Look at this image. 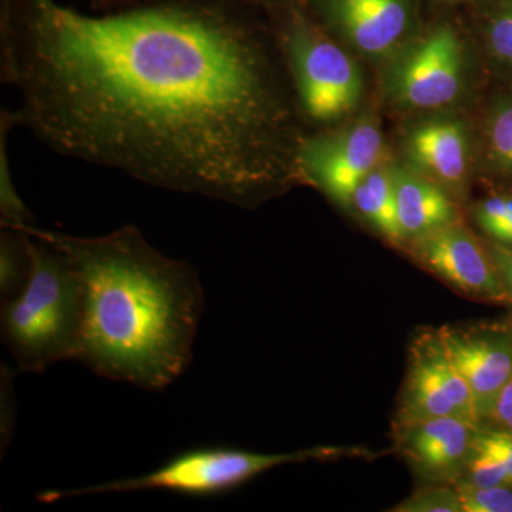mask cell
<instances>
[{
	"instance_id": "cell-1",
	"label": "cell",
	"mask_w": 512,
	"mask_h": 512,
	"mask_svg": "<svg viewBox=\"0 0 512 512\" xmlns=\"http://www.w3.org/2000/svg\"><path fill=\"white\" fill-rule=\"evenodd\" d=\"M271 49L208 3L92 16L12 0L0 77L20 126L56 153L247 207L299 175L303 137Z\"/></svg>"
},
{
	"instance_id": "cell-2",
	"label": "cell",
	"mask_w": 512,
	"mask_h": 512,
	"mask_svg": "<svg viewBox=\"0 0 512 512\" xmlns=\"http://www.w3.org/2000/svg\"><path fill=\"white\" fill-rule=\"evenodd\" d=\"M72 261L83 285L79 359L101 377L163 390L190 366L204 312L200 276L154 248L134 225L100 237H73L32 225Z\"/></svg>"
},
{
	"instance_id": "cell-3",
	"label": "cell",
	"mask_w": 512,
	"mask_h": 512,
	"mask_svg": "<svg viewBox=\"0 0 512 512\" xmlns=\"http://www.w3.org/2000/svg\"><path fill=\"white\" fill-rule=\"evenodd\" d=\"M23 232L28 239L29 274L20 291L2 302L0 329L18 369L39 373L55 363L79 359L83 285L63 251Z\"/></svg>"
},
{
	"instance_id": "cell-4",
	"label": "cell",
	"mask_w": 512,
	"mask_h": 512,
	"mask_svg": "<svg viewBox=\"0 0 512 512\" xmlns=\"http://www.w3.org/2000/svg\"><path fill=\"white\" fill-rule=\"evenodd\" d=\"M336 448H311L296 453L265 454L232 447H200L184 451L163 466L141 474L76 488L50 490L39 495L43 503H55L70 497L134 491H167L185 497H217L237 490L252 478L285 464L303 463L332 456Z\"/></svg>"
},
{
	"instance_id": "cell-5",
	"label": "cell",
	"mask_w": 512,
	"mask_h": 512,
	"mask_svg": "<svg viewBox=\"0 0 512 512\" xmlns=\"http://www.w3.org/2000/svg\"><path fill=\"white\" fill-rule=\"evenodd\" d=\"M296 107L315 123H332L355 109L362 76L345 50L305 19L293 18L278 39Z\"/></svg>"
},
{
	"instance_id": "cell-6",
	"label": "cell",
	"mask_w": 512,
	"mask_h": 512,
	"mask_svg": "<svg viewBox=\"0 0 512 512\" xmlns=\"http://www.w3.org/2000/svg\"><path fill=\"white\" fill-rule=\"evenodd\" d=\"M464 50L453 29L440 26L394 56L386 74L387 93L400 106L431 110L460 96Z\"/></svg>"
},
{
	"instance_id": "cell-7",
	"label": "cell",
	"mask_w": 512,
	"mask_h": 512,
	"mask_svg": "<svg viewBox=\"0 0 512 512\" xmlns=\"http://www.w3.org/2000/svg\"><path fill=\"white\" fill-rule=\"evenodd\" d=\"M383 156V137L372 121L345 130L303 137L298 154L299 175L340 204L353 194Z\"/></svg>"
},
{
	"instance_id": "cell-8",
	"label": "cell",
	"mask_w": 512,
	"mask_h": 512,
	"mask_svg": "<svg viewBox=\"0 0 512 512\" xmlns=\"http://www.w3.org/2000/svg\"><path fill=\"white\" fill-rule=\"evenodd\" d=\"M434 417L478 421L470 387L447 356L439 332H427L410 350L399 421L402 426Z\"/></svg>"
},
{
	"instance_id": "cell-9",
	"label": "cell",
	"mask_w": 512,
	"mask_h": 512,
	"mask_svg": "<svg viewBox=\"0 0 512 512\" xmlns=\"http://www.w3.org/2000/svg\"><path fill=\"white\" fill-rule=\"evenodd\" d=\"M447 356L470 387L478 420L490 417L512 377V335L490 325L437 330Z\"/></svg>"
},
{
	"instance_id": "cell-10",
	"label": "cell",
	"mask_w": 512,
	"mask_h": 512,
	"mask_svg": "<svg viewBox=\"0 0 512 512\" xmlns=\"http://www.w3.org/2000/svg\"><path fill=\"white\" fill-rule=\"evenodd\" d=\"M414 241L420 261L458 291L488 302L510 301L493 259L467 229L450 224Z\"/></svg>"
},
{
	"instance_id": "cell-11",
	"label": "cell",
	"mask_w": 512,
	"mask_h": 512,
	"mask_svg": "<svg viewBox=\"0 0 512 512\" xmlns=\"http://www.w3.org/2000/svg\"><path fill=\"white\" fill-rule=\"evenodd\" d=\"M323 15L339 35L367 56H386L412 25L409 0H320Z\"/></svg>"
},
{
	"instance_id": "cell-12",
	"label": "cell",
	"mask_w": 512,
	"mask_h": 512,
	"mask_svg": "<svg viewBox=\"0 0 512 512\" xmlns=\"http://www.w3.org/2000/svg\"><path fill=\"white\" fill-rule=\"evenodd\" d=\"M402 450L417 470L433 478H454L466 468L477 439V423L458 417L402 424Z\"/></svg>"
},
{
	"instance_id": "cell-13",
	"label": "cell",
	"mask_w": 512,
	"mask_h": 512,
	"mask_svg": "<svg viewBox=\"0 0 512 512\" xmlns=\"http://www.w3.org/2000/svg\"><path fill=\"white\" fill-rule=\"evenodd\" d=\"M407 151L417 167L443 183H461L467 173V131L458 121L433 120L420 124L410 133Z\"/></svg>"
},
{
	"instance_id": "cell-14",
	"label": "cell",
	"mask_w": 512,
	"mask_h": 512,
	"mask_svg": "<svg viewBox=\"0 0 512 512\" xmlns=\"http://www.w3.org/2000/svg\"><path fill=\"white\" fill-rule=\"evenodd\" d=\"M392 175L403 238L419 239L454 224L456 208L441 188L400 168Z\"/></svg>"
},
{
	"instance_id": "cell-15",
	"label": "cell",
	"mask_w": 512,
	"mask_h": 512,
	"mask_svg": "<svg viewBox=\"0 0 512 512\" xmlns=\"http://www.w3.org/2000/svg\"><path fill=\"white\" fill-rule=\"evenodd\" d=\"M352 204L360 214L392 241L403 239L397 217L396 188L392 170L375 168L356 188Z\"/></svg>"
},
{
	"instance_id": "cell-16",
	"label": "cell",
	"mask_w": 512,
	"mask_h": 512,
	"mask_svg": "<svg viewBox=\"0 0 512 512\" xmlns=\"http://www.w3.org/2000/svg\"><path fill=\"white\" fill-rule=\"evenodd\" d=\"M20 126L15 110L2 109L0 114V215L2 227H22L35 224L33 215L18 194L10 175L8 136L13 127Z\"/></svg>"
},
{
	"instance_id": "cell-17",
	"label": "cell",
	"mask_w": 512,
	"mask_h": 512,
	"mask_svg": "<svg viewBox=\"0 0 512 512\" xmlns=\"http://www.w3.org/2000/svg\"><path fill=\"white\" fill-rule=\"evenodd\" d=\"M30 268L26 234L18 228L2 227L0 234V291L2 301L20 291Z\"/></svg>"
},
{
	"instance_id": "cell-18",
	"label": "cell",
	"mask_w": 512,
	"mask_h": 512,
	"mask_svg": "<svg viewBox=\"0 0 512 512\" xmlns=\"http://www.w3.org/2000/svg\"><path fill=\"white\" fill-rule=\"evenodd\" d=\"M487 146L495 167L512 173V94L498 101L491 111Z\"/></svg>"
},
{
	"instance_id": "cell-19",
	"label": "cell",
	"mask_w": 512,
	"mask_h": 512,
	"mask_svg": "<svg viewBox=\"0 0 512 512\" xmlns=\"http://www.w3.org/2000/svg\"><path fill=\"white\" fill-rule=\"evenodd\" d=\"M468 483L478 487H510L507 468L493 450L481 440L478 431L476 443L468 457L466 468Z\"/></svg>"
},
{
	"instance_id": "cell-20",
	"label": "cell",
	"mask_w": 512,
	"mask_h": 512,
	"mask_svg": "<svg viewBox=\"0 0 512 512\" xmlns=\"http://www.w3.org/2000/svg\"><path fill=\"white\" fill-rule=\"evenodd\" d=\"M454 488L464 512H512V491L508 487H478L458 480Z\"/></svg>"
},
{
	"instance_id": "cell-21",
	"label": "cell",
	"mask_w": 512,
	"mask_h": 512,
	"mask_svg": "<svg viewBox=\"0 0 512 512\" xmlns=\"http://www.w3.org/2000/svg\"><path fill=\"white\" fill-rule=\"evenodd\" d=\"M403 512H464L456 488L429 487L417 491L396 508Z\"/></svg>"
},
{
	"instance_id": "cell-22",
	"label": "cell",
	"mask_w": 512,
	"mask_h": 512,
	"mask_svg": "<svg viewBox=\"0 0 512 512\" xmlns=\"http://www.w3.org/2000/svg\"><path fill=\"white\" fill-rule=\"evenodd\" d=\"M487 43L498 62L512 67V2L498 10L488 23Z\"/></svg>"
},
{
	"instance_id": "cell-23",
	"label": "cell",
	"mask_w": 512,
	"mask_h": 512,
	"mask_svg": "<svg viewBox=\"0 0 512 512\" xmlns=\"http://www.w3.org/2000/svg\"><path fill=\"white\" fill-rule=\"evenodd\" d=\"M512 215L511 197H493L481 202L476 208L478 225L491 235L508 217Z\"/></svg>"
},
{
	"instance_id": "cell-24",
	"label": "cell",
	"mask_w": 512,
	"mask_h": 512,
	"mask_svg": "<svg viewBox=\"0 0 512 512\" xmlns=\"http://www.w3.org/2000/svg\"><path fill=\"white\" fill-rule=\"evenodd\" d=\"M481 440L503 461L512 484V433L507 430L485 431L480 433Z\"/></svg>"
},
{
	"instance_id": "cell-25",
	"label": "cell",
	"mask_w": 512,
	"mask_h": 512,
	"mask_svg": "<svg viewBox=\"0 0 512 512\" xmlns=\"http://www.w3.org/2000/svg\"><path fill=\"white\" fill-rule=\"evenodd\" d=\"M490 417L501 424L504 430L512 433V377L510 382L505 384L504 389L501 390Z\"/></svg>"
},
{
	"instance_id": "cell-26",
	"label": "cell",
	"mask_w": 512,
	"mask_h": 512,
	"mask_svg": "<svg viewBox=\"0 0 512 512\" xmlns=\"http://www.w3.org/2000/svg\"><path fill=\"white\" fill-rule=\"evenodd\" d=\"M495 268L512 295V251L504 247H494L491 254Z\"/></svg>"
},
{
	"instance_id": "cell-27",
	"label": "cell",
	"mask_w": 512,
	"mask_h": 512,
	"mask_svg": "<svg viewBox=\"0 0 512 512\" xmlns=\"http://www.w3.org/2000/svg\"><path fill=\"white\" fill-rule=\"evenodd\" d=\"M491 237L503 242V244H512V215L500 227L491 232Z\"/></svg>"
}]
</instances>
